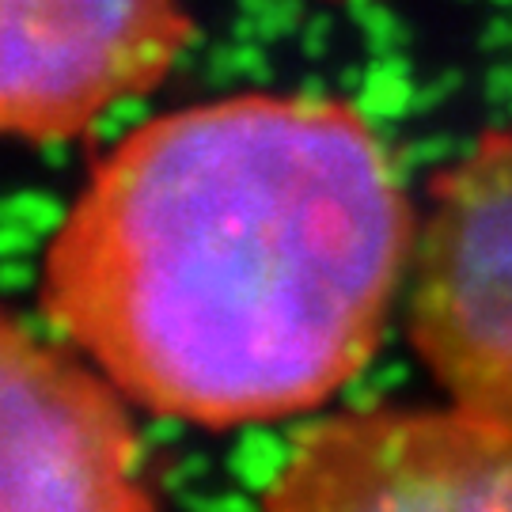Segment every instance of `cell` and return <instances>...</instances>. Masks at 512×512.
Here are the masks:
<instances>
[{
	"label": "cell",
	"instance_id": "cell-1",
	"mask_svg": "<svg viewBox=\"0 0 512 512\" xmlns=\"http://www.w3.org/2000/svg\"><path fill=\"white\" fill-rule=\"evenodd\" d=\"M414 247L376 129L323 95H228L99 156L38 270L54 334L148 414H308L372 361Z\"/></svg>",
	"mask_w": 512,
	"mask_h": 512
},
{
	"label": "cell",
	"instance_id": "cell-2",
	"mask_svg": "<svg viewBox=\"0 0 512 512\" xmlns=\"http://www.w3.org/2000/svg\"><path fill=\"white\" fill-rule=\"evenodd\" d=\"M410 338L452 406L512 433V133L482 137L433 186Z\"/></svg>",
	"mask_w": 512,
	"mask_h": 512
},
{
	"label": "cell",
	"instance_id": "cell-3",
	"mask_svg": "<svg viewBox=\"0 0 512 512\" xmlns=\"http://www.w3.org/2000/svg\"><path fill=\"white\" fill-rule=\"evenodd\" d=\"M0 512H160L122 391L0 308Z\"/></svg>",
	"mask_w": 512,
	"mask_h": 512
},
{
	"label": "cell",
	"instance_id": "cell-4",
	"mask_svg": "<svg viewBox=\"0 0 512 512\" xmlns=\"http://www.w3.org/2000/svg\"><path fill=\"white\" fill-rule=\"evenodd\" d=\"M258 512H512V433L459 406H365L308 425Z\"/></svg>",
	"mask_w": 512,
	"mask_h": 512
},
{
	"label": "cell",
	"instance_id": "cell-5",
	"mask_svg": "<svg viewBox=\"0 0 512 512\" xmlns=\"http://www.w3.org/2000/svg\"><path fill=\"white\" fill-rule=\"evenodd\" d=\"M186 46V0H0V141L92 133L145 99Z\"/></svg>",
	"mask_w": 512,
	"mask_h": 512
}]
</instances>
